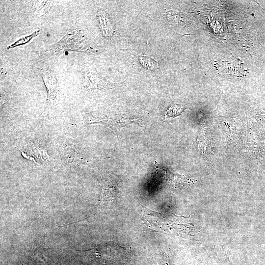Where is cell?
<instances>
[{"label":"cell","mask_w":265,"mask_h":265,"mask_svg":"<svg viewBox=\"0 0 265 265\" xmlns=\"http://www.w3.org/2000/svg\"><path fill=\"white\" fill-rule=\"evenodd\" d=\"M140 63L144 67L147 68L150 70H155L158 67L157 62L146 56L140 57Z\"/></svg>","instance_id":"ba28073f"},{"label":"cell","mask_w":265,"mask_h":265,"mask_svg":"<svg viewBox=\"0 0 265 265\" xmlns=\"http://www.w3.org/2000/svg\"><path fill=\"white\" fill-rule=\"evenodd\" d=\"M116 189L114 186L107 179L103 180L99 208L111 206L116 198Z\"/></svg>","instance_id":"277c9868"},{"label":"cell","mask_w":265,"mask_h":265,"mask_svg":"<svg viewBox=\"0 0 265 265\" xmlns=\"http://www.w3.org/2000/svg\"><path fill=\"white\" fill-rule=\"evenodd\" d=\"M39 30L35 31L34 33H33L32 34L30 35H28L25 37L21 38V39L17 41L14 43L9 46L7 48V49H11L16 46H18L21 45H23V44H25V43H26L29 41H30L32 38H33L34 37L37 36L39 34Z\"/></svg>","instance_id":"9c48e42d"},{"label":"cell","mask_w":265,"mask_h":265,"mask_svg":"<svg viewBox=\"0 0 265 265\" xmlns=\"http://www.w3.org/2000/svg\"><path fill=\"white\" fill-rule=\"evenodd\" d=\"M180 108H177L176 107H172L166 113L167 116L177 115V113L180 111Z\"/></svg>","instance_id":"30bf717a"},{"label":"cell","mask_w":265,"mask_h":265,"mask_svg":"<svg viewBox=\"0 0 265 265\" xmlns=\"http://www.w3.org/2000/svg\"><path fill=\"white\" fill-rule=\"evenodd\" d=\"M57 148L64 165L78 166L86 163L85 154L77 144L68 140H61L57 143Z\"/></svg>","instance_id":"6da1fadb"},{"label":"cell","mask_w":265,"mask_h":265,"mask_svg":"<svg viewBox=\"0 0 265 265\" xmlns=\"http://www.w3.org/2000/svg\"><path fill=\"white\" fill-rule=\"evenodd\" d=\"M84 121L86 124L105 125L116 132H118L122 128L127 125L139 123V120L135 118L121 115H89Z\"/></svg>","instance_id":"7a4b0ae2"},{"label":"cell","mask_w":265,"mask_h":265,"mask_svg":"<svg viewBox=\"0 0 265 265\" xmlns=\"http://www.w3.org/2000/svg\"><path fill=\"white\" fill-rule=\"evenodd\" d=\"M53 4L48 1H34L33 12L36 15H42L48 12Z\"/></svg>","instance_id":"52a82bcc"},{"label":"cell","mask_w":265,"mask_h":265,"mask_svg":"<svg viewBox=\"0 0 265 265\" xmlns=\"http://www.w3.org/2000/svg\"><path fill=\"white\" fill-rule=\"evenodd\" d=\"M41 74L47 92L46 103L48 106H54L57 104L59 99V88L57 79L47 70H42Z\"/></svg>","instance_id":"3957f363"},{"label":"cell","mask_w":265,"mask_h":265,"mask_svg":"<svg viewBox=\"0 0 265 265\" xmlns=\"http://www.w3.org/2000/svg\"><path fill=\"white\" fill-rule=\"evenodd\" d=\"M100 27L105 36L109 37L112 35V27L105 13L100 11L98 13Z\"/></svg>","instance_id":"8992f818"},{"label":"cell","mask_w":265,"mask_h":265,"mask_svg":"<svg viewBox=\"0 0 265 265\" xmlns=\"http://www.w3.org/2000/svg\"><path fill=\"white\" fill-rule=\"evenodd\" d=\"M220 69L226 72L228 75H234L236 76H242L243 74L242 64L238 59L228 58L221 60Z\"/></svg>","instance_id":"5b68a950"}]
</instances>
